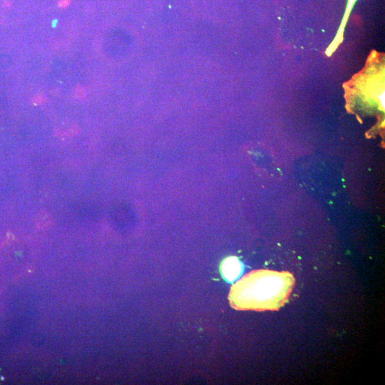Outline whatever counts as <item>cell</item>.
Segmentation results:
<instances>
[{
  "mask_svg": "<svg viewBox=\"0 0 385 385\" xmlns=\"http://www.w3.org/2000/svg\"><path fill=\"white\" fill-rule=\"evenodd\" d=\"M295 283L289 272L253 270L233 285L228 300L239 311H278L287 302Z\"/></svg>",
  "mask_w": 385,
  "mask_h": 385,
  "instance_id": "obj_1",
  "label": "cell"
},
{
  "mask_svg": "<svg viewBox=\"0 0 385 385\" xmlns=\"http://www.w3.org/2000/svg\"><path fill=\"white\" fill-rule=\"evenodd\" d=\"M242 270V264L236 257H228L222 263V275L228 281L233 282L237 279L240 276Z\"/></svg>",
  "mask_w": 385,
  "mask_h": 385,
  "instance_id": "obj_2",
  "label": "cell"
},
{
  "mask_svg": "<svg viewBox=\"0 0 385 385\" xmlns=\"http://www.w3.org/2000/svg\"><path fill=\"white\" fill-rule=\"evenodd\" d=\"M51 217H49L48 214H47L45 211H42L39 215L37 216V223L39 227H48L51 223Z\"/></svg>",
  "mask_w": 385,
  "mask_h": 385,
  "instance_id": "obj_3",
  "label": "cell"
},
{
  "mask_svg": "<svg viewBox=\"0 0 385 385\" xmlns=\"http://www.w3.org/2000/svg\"><path fill=\"white\" fill-rule=\"evenodd\" d=\"M75 96H76V98H79V99L84 98L86 96V91L84 87H76V90H75Z\"/></svg>",
  "mask_w": 385,
  "mask_h": 385,
  "instance_id": "obj_4",
  "label": "cell"
},
{
  "mask_svg": "<svg viewBox=\"0 0 385 385\" xmlns=\"http://www.w3.org/2000/svg\"><path fill=\"white\" fill-rule=\"evenodd\" d=\"M70 4V0H61L59 2V7L61 8H67Z\"/></svg>",
  "mask_w": 385,
  "mask_h": 385,
  "instance_id": "obj_5",
  "label": "cell"
},
{
  "mask_svg": "<svg viewBox=\"0 0 385 385\" xmlns=\"http://www.w3.org/2000/svg\"><path fill=\"white\" fill-rule=\"evenodd\" d=\"M45 101V98H44L43 96H40V95H38L34 98V102L36 104H42Z\"/></svg>",
  "mask_w": 385,
  "mask_h": 385,
  "instance_id": "obj_6",
  "label": "cell"
},
{
  "mask_svg": "<svg viewBox=\"0 0 385 385\" xmlns=\"http://www.w3.org/2000/svg\"><path fill=\"white\" fill-rule=\"evenodd\" d=\"M76 133H77V127H76V126H74V127L70 130V136L73 135V134H76Z\"/></svg>",
  "mask_w": 385,
  "mask_h": 385,
  "instance_id": "obj_7",
  "label": "cell"
}]
</instances>
